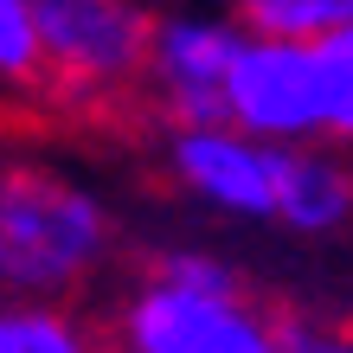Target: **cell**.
<instances>
[{
    "label": "cell",
    "instance_id": "obj_8",
    "mask_svg": "<svg viewBox=\"0 0 353 353\" xmlns=\"http://www.w3.org/2000/svg\"><path fill=\"white\" fill-rule=\"evenodd\" d=\"M110 334L71 296L0 289V353H103Z\"/></svg>",
    "mask_w": 353,
    "mask_h": 353
},
{
    "label": "cell",
    "instance_id": "obj_1",
    "mask_svg": "<svg viewBox=\"0 0 353 353\" xmlns=\"http://www.w3.org/2000/svg\"><path fill=\"white\" fill-rule=\"evenodd\" d=\"M110 334L135 353H289V327L205 244H168L116 296Z\"/></svg>",
    "mask_w": 353,
    "mask_h": 353
},
{
    "label": "cell",
    "instance_id": "obj_13",
    "mask_svg": "<svg viewBox=\"0 0 353 353\" xmlns=\"http://www.w3.org/2000/svg\"><path fill=\"white\" fill-rule=\"evenodd\" d=\"M103 353H135V347H122V341H116V334H110V347H103Z\"/></svg>",
    "mask_w": 353,
    "mask_h": 353
},
{
    "label": "cell",
    "instance_id": "obj_5",
    "mask_svg": "<svg viewBox=\"0 0 353 353\" xmlns=\"http://www.w3.org/2000/svg\"><path fill=\"white\" fill-rule=\"evenodd\" d=\"M168 180L186 199H199L219 219L244 225H276V180H283V148L251 129H238L232 116L219 122H168Z\"/></svg>",
    "mask_w": 353,
    "mask_h": 353
},
{
    "label": "cell",
    "instance_id": "obj_9",
    "mask_svg": "<svg viewBox=\"0 0 353 353\" xmlns=\"http://www.w3.org/2000/svg\"><path fill=\"white\" fill-rule=\"evenodd\" d=\"M232 13L251 32H283V39H327L353 19V0H232Z\"/></svg>",
    "mask_w": 353,
    "mask_h": 353
},
{
    "label": "cell",
    "instance_id": "obj_3",
    "mask_svg": "<svg viewBox=\"0 0 353 353\" xmlns=\"http://www.w3.org/2000/svg\"><path fill=\"white\" fill-rule=\"evenodd\" d=\"M46 90L65 103H116L141 90L154 13L141 0H32Z\"/></svg>",
    "mask_w": 353,
    "mask_h": 353
},
{
    "label": "cell",
    "instance_id": "obj_11",
    "mask_svg": "<svg viewBox=\"0 0 353 353\" xmlns=\"http://www.w3.org/2000/svg\"><path fill=\"white\" fill-rule=\"evenodd\" d=\"M321 65H327V141L353 148V19L321 39Z\"/></svg>",
    "mask_w": 353,
    "mask_h": 353
},
{
    "label": "cell",
    "instance_id": "obj_6",
    "mask_svg": "<svg viewBox=\"0 0 353 353\" xmlns=\"http://www.w3.org/2000/svg\"><path fill=\"white\" fill-rule=\"evenodd\" d=\"M244 32H251V26H244L238 13H205V7L154 13L148 65H141L148 103L168 122H219Z\"/></svg>",
    "mask_w": 353,
    "mask_h": 353
},
{
    "label": "cell",
    "instance_id": "obj_12",
    "mask_svg": "<svg viewBox=\"0 0 353 353\" xmlns=\"http://www.w3.org/2000/svg\"><path fill=\"white\" fill-rule=\"evenodd\" d=\"M289 353H353V327H296Z\"/></svg>",
    "mask_w": 353,
    "mask_h": 353
},
{
    "label": "cell",
    "instance_id": "obj_7",
    "mask_svg": "<svg viewBox=\"0 0 353 353\" xmlns=\"http://www.w3.org/2000/svg\"><path fill=\"white\" fill-rule=\"evenodd\" d=\"M276 225L296 238H341L353 232V154L347 141H296L283 148L276 180Z\"/></svg>",
    "mask_w": 353,
    "mask_h": 353
},
{
    "label": "cell",
    "instance_id": "obj_10",
    "mask_svg": "<svg viewBox=\"0 0 353 353\" xmlns=\"http://www.w3.org/2000/svg\"><path fill=\"white\" fill-rule=\"evenodd\" d=\"M0 90H46L32 0H0Z\"/></svg>",
    "mask_w": 353,
    "mask_h": 353
},
{
    "label": "cell",
    "instance_id": "obj_4",
    "mask_svg": "<svg viewBox=\"0 0 353 353\" xmlns=\"http://www.w3.org/2000/svg\"><path fill=\"white\" fill-rule=\"evenodd\" d=\"M225 116L276 148L327 135V65L321 39H283V32H244Z\"/></svg>",
    "mask_w": 353,
    "mask_h": 353
},
{
    "label": "cell",
    "instance_id": "obj_2",
    "mask_svg": "<svg viewBox=\"0 0 353 353\" xmlns=\"http://www.w3.org/2000/svg\"><path fill=\"white\" fill-rule=\"evenodd\" d=\"M116 257V212L97 186L13 161L0 168V289L26 296H84Z\"/></svg>",
    "mask_w": 353,
    "mask_h": 353
}]
</instances>
